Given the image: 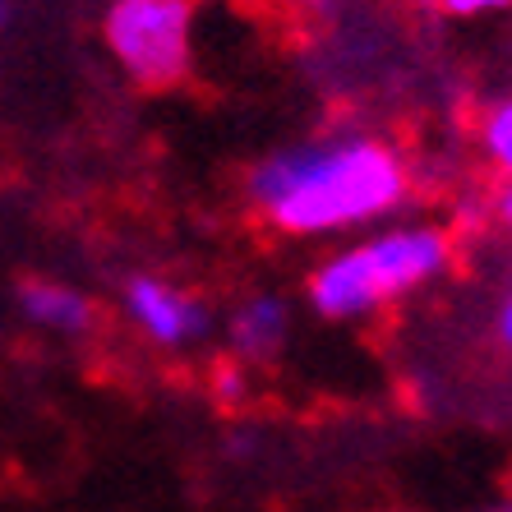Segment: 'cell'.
Segmentation results:
<instances>
[{
	"label": "cell",
	"mask_w": 512,
	"mask_h": 512,
	"mask_svg": "<svg viewBox=\"0 0 512 512\" xmlns=\"http://www.w3.org/2000/svg\"><path fill=\"white\" fill-rule=\"evenodd\" d=\"M411 185V162L388 139L319 134L263 157L250 176V199L277 231L342 236L402 213Z\"/></svg>",
	"instance_id": "6da1fadb"
},
{
	"label": "cell",
	"mask_w": 512,
	"mask_h": 512,
	"mask_svg": "<svg viewBox=\"0 0 512 512\" xmlns=\"http://www.w3.org/2000/svg\"><path fill=\"white\" fill-rule=\"evenodd\" d=\"M457 259L453 231L439 222H397L351 240L310 273V305L323 319L356 323L434 286Z\"/></svg>",
	"instance_id": "7a4b0ae2"
},
{
	"label": "cell",
	"mask_w": 512,
	"mask_h": 512,
	"mask_svg": "<svg viewBox=\"0 0 512 512\" xmlns=\"http://www.w3.org/2000/svg\"><path fill=\"white\" fill-rule=\"evenodd\" d=\"M190 33V0H116L107 14L111 51L143 84H171L190 70Z\"/></svg>",
	"instance_id": "3957f363"
},
{
	"label": "cell",
	"mask_w": 512,
	"mask_h": 512,
	"mask_svg": "<svg viewBox=\"0 0 512 512\" xmlns=\"http://www.w3.org/2000/svg\"><path fill=\"white\" fill-rule=\"evenodd\" d=\"M125 310H130V319L153 342H167V346L199 342L208 333V310H203L199 300L167 282H157V277H134L125 286Z\"/></svg>",
	"instance_id": "277c9868"
},
{
	"label": "cell",
	"mask_w": 512,
	"mask_h": 512,
	"mask_svg": "<svg viewBox=\"0 0 512 512\" xmlns=\"http://www.w3.org/2000/svg\"><path fill=\"white\" fill-rule=\"evenodd\" d=\"M227 333H231V346H236L240 360H250V365L273 360L286 346V337H291V305H286L282 296H273V291L250 296L236 314H231Z\"/></svg>",
	"instance_id": "5b68a950"
},
{
	"label": "cell",
	"mask_w": 512,
	"mask_h": 512,
	"mask_svg": "<svg viewBox=\"0 0 512 512\" xmlns=\"http://www.w3.org/2000/svg\"><path fill=\"white\" fill-rule=\"evenodd\" d=\"M24 310H28V319H37L42 328H56V333H84L88 323H93L88 300L74 286H60V282H28Z\"/></svg>",
	"instance_id": "8992f818"
},
{
	"label": "cell",
	"mask_w": 512,
	"mask_h": 512,
	"mask_svg": "<svg viewBox=\"0 0 512 512\" xmlns=\"http://www.w3.org/2000/svg\"><path fill=\"white\" fill-rule=\"evenodd\" d=\"M476 148L485 167L499 176V185H512V93L485 102L476 116Z\"/></svg>",
	"instance_id": "52a82bcc"
},
{
	"label": "cell",
	"mask_w": 512,
	"mask_h": 512,
	"mask_svg": "<svg viewBox=\"0 0 512 512\" xmlns=\"http://www.w3.org/2000/svg\"><path fill=\"white\" fill-rule=\"evenodd\" d=\"M434 5L453 19H489V14L512 10V0H434Z\"/></svg>",
	"instance_id": "ba28073f"
},
{
	"label": "cell",
	"mask_w": 512,
	"mask_h": 512,
	"mask_svg": "<svg viewBox=\"0 0 512 512\" xmlns=\"http://www.w3.org/2000/svg\"><path fill=\"white\" fill-rule=\"evenodd\" d=\"M494 333H499V342L512 351V277L499 291V305H494Z\"/></svg>",
	"instance_id": "9c48e42d"
},
{
	"label": "cell",
	"mask_w": 512,
	"mask_h": 512,
	"mask_svg": "<svg viewBox=\"0 0 512 512\" xmlns=\"http://www.w3.org/2000/svg\"><path fill=\"white\" fill-rule=\"evenodd\" d=\"M494 222L512 236V185H499V190H494Z\"/></svg>",
	"instance_id": "30bf717a"
},
{
	"label": "cell",
	"mask_w": 512,
	"mask_h": 512,
	"mask_svg": "<svg viewBox=\"0 0 512 512\" xmlns=\"http://www.w3.org/2000/svg\"><path fill=\"white\" fill-rule=\"evenodd\" d=\"M296 5H310V10H328L333 0H296Z\"/></svg>",
	"instance_id": "8fae6325"
},
{
	"label": "cell",
	"mask_w": 512,
	"mask_h": 512,
	"mask_svg": "<svg viewBox=\"0 0 512 512\" xmlns=\"http://www.w3.org/2000/svg\"><path fill=\"white\" fill-rule=\"evenodd\" d=\"M480 512H512V503H489V508H480Z\"/></svg>",
	"instance_id": "7c38bea8"
},
{
	"label": "cell",
	"mask_w": 512,
	"mask_h": 512,
	"mask_svg": "<svg viewBox=\"0 0 512 512\" xmlns=\"http://www.w3.org/2000/svg\"><path fill=\"white\" fill-rule=\"evenodd\" d=\"M5 19H10V5H5V0H0V28H5Z\"/></svg>",
	"instance_id": "4fadbf2b"
}]
</instances>
